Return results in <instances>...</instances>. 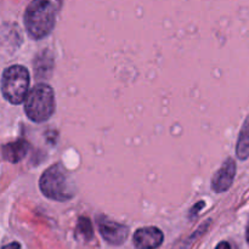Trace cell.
<instances>
[{"label": "cell", "mask_w": 249, "mask_h": 249, "mask_svg": "<svg viewBox=\"0 0 249 249\" xmlns=\"http://www.w3.org/2000/svg\"><path fill=\"white\" fill-rule=\"evenodd\" d=\"M215 249H231V246H230V243L225 242V241H224V242L219 243V245L216 246Z\"/></svg>", "instance_id": "cell-12"}, {"label": "cell", "mask_w": 249, "mask_h": 249, "mask_svg": "<svg viewBox=\"0 0 249 249\" xmlns=\"http://www.w3.org/2000/svg\"><path fill=\"white\" fill-rule=\"evenodd\" d=\"M203 206H204L203 202H199V203H197L196 208H195L194 211H191V215H192V214H194V216H196L197 215V209H198V208H203Z\"/></svg>", "instance_id": "cell-13"}, {"label": "cell", "mask_w": 249, "mask_h": 249, "mask_svg": "<svg viewBox=\"0 0 249 249\" xmlns=\"http://www.w3.org/2000/svg\"><path fill=\"white\" fill-rule=\"evenodd\" d=\"M58 4L46 0L29 2L24 12V24L33 39H43L53 31L56 22Z\"/></svg>", "instance_id": "cell-1"}, {"label": "cell", "mask_w": 249, "mask_h": 249, "mask_svg": "<svg viewBox=\"0 0 249 249\" xmlns=\"http://www.w3.org/2000/svg\"><path fill=\"white\" fill-rule=\"evenodd\" d=\"M29 150V143L23 139L9 142L2 147V156L10 163H17L23 160Z\"/></svg>", "instance_id": "cell-8"}, {"label": "cell", "mask_w": 249, "mask_h": 249, "mask_svg": "<svg viewBox=\"0 0 249 249\" xmlns=\"http://www.w3.org/2000/svg\"><path fill=\"white\" fill-rule=\"evenodd\" d=\"M246 238H247V242H248V245H249V224H248V226H247V231H246Z\"/></svg>", "instance_id": "cell-14"}, {"label": "cell", "mask_w": 249, "mask_h": 249, "mask_svg": "<svg viewBox=\"0 0 249 249\" xmlns=\"http://www.w3.org/2000/svg\"><path fill=\"white\" fill-rule=\"evenodd\" d=\"M236 156L241 160H246L249 158V116L246 118L240 131L237 145H236Z\"/></svg>", "instance_id": "cell-9"}, {"label": "cell", "mask_w": 249, "mask_h": 249, "mask_svg": "<svg viewBox=\"0 0 249 249\" xmlns=\"http://www.w3.org/2000/svg\"><path fill=\"white\" fill-rule=\"evenodd\" d=\"M1 249H21V246H19L18 242H12L10 243V245L2 247Z\"/></svg>", "instance_id": "cell-11"}, {"label": "cell", "mask_w": 249, "mask_h": 249, "mask_svg": "<svg viewBox=\"0 0 249 249\" xmlns=\"http://www.w3.org/2000/svg\"><path fill=\"white\" fill-rule=\"evenodd\" d=\"M236 175V163L232 158H228L220 169L214 174L213 179H212V189L216 194H221V192L228 191L233 184Z\"/></svg>", "instance_id": "cell-7"}, {"label": "cell", "mask_w": 249, "mask_h": 249, "mask_svg": "<svg viewBox=\"0 0 249 249\" xmlns=\"http://www.w3.org/2000/svg\"><path fill=\"white\" fill-rule=\"evenodd\" d=\"M164 236L158 228L147 226L135 231L133 243L138 249H157L163 243Z\"/></svg>", "instance_id": "cell-6"}, {"label": "cell", "mask_w": 249, "mask_h": 249, "mask_svg": "<svg viewBox=\"0 0 249 249\" xmlns=\"http://www.w3.org/2000/svg\"><path fill=\"white\" fill-rule=\"evenodd\" d=\"M55 111V95L50 85L39 83L28 91L24 112L32 122L43 123L53 116Z\"/></svg>", "instance_id": "cell-3"}, {"label": "cell", "mask_w": 249, "mask_h": 249, "mask_svg": "<svg viewBox=\"0 0 249 249\" xmlns=\"http://www.w3.org/2000/svg\"><path fill=\"white\" fill-rule=\"evenodd\" d=\"M97 226H99V231L101 233L102 238L106 242H108L109 245H122L129 235L128 226L109 220L105 216L97 218Z\"/></svg>", "instance_id": "cell-5"}, {"label": "cell", "mask_w": 249, "mask_h": 249, "mask_svg": "<svg viewBox=\"0 0 249 249\" xmlns=\"http://www.w3.org/2000/svg\"><path fill=\"white\" fill-rule=\"evenodd\" d=\"M78 232L85 238L90 240L92 237V225L88 218H80L78 221Z\"/></svg>", "instance_id": "cell-10"}, {"label": "cell", "mask_w": 249, "mask_h": 249, "mask_svg": "<svg viewBox=\"0 0 249 249\" xmlns=\"http://www.w3.org/2000/svg\"><path fill=\"white\" fill-rule=\"evenodd\" d=\"M39 187L44 196L53 201H70L75 195L74 184L60 164H53L43 173Z\"/></svg>", "instance_id": "cell-2"}, {"label": "cell", "mask_w": 249, "mask_h": 249, "mask_svg": "<svg viewBox=\"0 0 249 249\" xmlns=\"http://www.w3.org/2000/svg\"><path fill=\"white\" fill-rule=\"evenodd\" d=\"M29 72L24 66L14 65L4 71L1 78V92L12 105H19L28 95Z\"/></svg>", "instance_id": "cell-4"}]
</instances>
